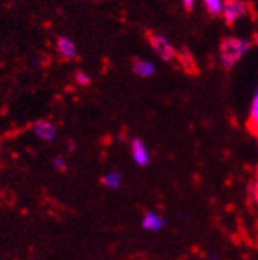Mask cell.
<instances>
[{
    "mask_svg": "<svg viewBox=\"0 0 258 260\" xmlns=\"http://www.w3.org/2000/svg\"><path fill=\"white\" fill-rule=\"evenodd\" d=\"M250 42L241 40V38L227 37L220 42V62L224 69L230 70L244 57V54L250 49Z\"/></svg>",
    "mask_w": 258,
    "mask_h": 260,
    "instance_id": "6da1fadb",
    "label": "cell"
},
{
    "mask_svg": "<svg viewBox=\"0 0 258 260\" xmlns=\"http://www.w3.org/2000/svg\"><path fill=\"white\" fill-rule=\"evenodd\" d=\"M146 37H148V42L151 45V48L156 51V54L165 60V62H173L177 59V51L176 48L166 40V38L157 32H152V30H146Z\"/></svg>",
    "mask_w": 258,
    "mask_h": 260,
    "instance_id": "7a4b0ae2",
    "label": "cell"
},
{
    "mask_svg": "<svg viewBox=\"0 0 258 260\" xmlns=\"http://www.w3.org/2000/svg\"><path fill=\"white\" fill-rule=\"evenodd\" d=\"M246 13H247V5L242 0H225L224 2L222 16L228 27H233L238 22V19H241Z\"/></svg>",
    "mask_w": 258,
    "mask_h": 260,
    "instance_id": "3957f363",
    "label": "cell"
},
{
    "mask_svg": "<svg viewBox=\"0 0 258 260\" xmlns=\"http://www.w3.org/2000/svg\"><path fill=\"white\" fill-rule=\"evenodd\" d=\"M130 154L135 165L144 168L151 164V152L146 146V143L141 138H133L130 141Z\"/></svg>",
    "mask_w": 258,
    "mask_h": 260,
    "instance_id": "277c9868",
    "label": "cell"
},
{
    "mask_svg": "<svg viewBox=\"0 0 258 260\" xmlns=\"http://www.w3.org/2000/svg\"><path fill=\"white\" fill-rule=\"evenodd\" d=\"M166 224H168V220L157 211H146L143 217H141V227L146 232H162L166 227Z\"/></svg>",
    "mask_w": 258,
    "mask_h": 260,
    "instance_id": "5b68a950",
    "label": "cell"
},
{
    "mask_svg": "<svg viewBox=\"0 0 258 260\" xmlns=\"http://www.w3.org/2000/svg\"><path fill=\"white\" fill-rule=\"evenodd\" d=\"M33 134L43 141H54L57 137V130L53 122L42 119L33 124Z\"/></svg>",
    "mask_w": 258,
    "mask_h": 260,
    "instance_id": "8992f818",
    "label": "cell"
},
{
    "mask_svg": "<svg viewBox=\"0 0 258 260\" xmlns=\"http://www.w3.org/2000/svg\"><path fill=\"white\" fill-rule=\"evenodd\" d=\"M132 70L139 78H151V76H154V73H156L154 63L149 60H144V59H135L133 65H132Z\"/></svg>",
    "mask_w": 258,
    "mask_h": 260,
    "instance_id": "52a82bcc",
    "label": "cell"
},
{
    "mask_svg": "<svg viewBox=\"0 0 258 260\" xmlns=\"http://www.w3.org/2000/svg\"><path fill=\"white\" fill-rule=\"evenodd\" d=\"M57 51L65 57V59H75L76 54H78V49H76V45L67 37H59L57 38Z\"/></svg>",
    "mask_w": 258,
    "mask_h": 260,
    "instance_id": "ba28073f",
    "label": "cell"
},
{
    "mask_svg": "<svg viewBox=\"0 0 258 260\" xmlns=\"http://www.w3.org/2000/svg\"><path fill=\"white\" fill-rule=\"evenodd\" d=\"M247 128L250 134H253L258 138V87H256V92L253 95L252 105H250L249 118H247Z\"/></svg>",
    "mask_w": 258,
    "mask_h": 260,
    "instance_id": "9c48e42d",
    "label": "cell"
},
{
    "mask_svg": "<svg viewBox=\"0 0 258 260\" xmlns=\"http://www.w3.org/2000/svg\"><path fill=\"white\" fill-rule=\"evenodd\" d=\"M122 181H124V176L118 170H111L106 175L101 176V184L105 186L106 189H109V190H118V189H121Z\"/></svg>",
    "mask_w": 258,
    "mask_h": 260,
    "instance_id": "30bf717a",
    "label": "cell"
},
{
    "mask_svg": "<svg viewBox=\"0 0 258 260\" xmlns=\"http://www.w3.org/2000/svg\"><path fill=\"white\" fill-rule=\"evenodd\" d=\"M179 62H180V67H182L184 72H187V73H197L195 59H193L192 53L187 48H184L182 53L179 54Z\"/></svg>",
    "mask_w": 258,
    "mask_h": 260,
    "instance_id": "8fae6325",
    "label": "cell"
},
{
    "mask_svg": "<svg viewBox=\"0 0 258 260\" xmlns=\"http://www.w3.org/2000/svg\"><path fill=\"white\" fill-rule=\"evenodd\" d=\"M204 7L208 10V13L211 16H218L224 10V2L222 0H203Z\"/></svg>",
    "mask_w": 258,
    "mask_h": 260,
    "instance_id": "7c38bea8",
    "label": "cell"
},
{
    "mask_svg": "<svg viewBox=\"0 0 258 260\" xmlns=\"http://www.w3.org/2000/svg\"><path fill=\"white\" fill-rule=\"evenodd\" d=\"M249 197L258 206V176L252 181V184L249 187Z\"/></svg>",
    "mask_w": 258,
    "mask_h": 260,
    "instance_id": "4fadbf2b",
    "label": "cell"
},
{
    "mask_svg": "<svg viewBox=\"0 0 258 260\" xmlns=\"http://www.w3.org/2000/svg\"><path fill=\"white\" fill-rule=\"evenodd\" d=\"M75 81L78 83L80 86H89L90 84V76L86 72L80 70V72H76V75H75Z\"/></svg>",
    "mask_w": 258,
    "mask_h": 260,
    "instance_id": "5bb4252c",
    "label": "cell"
},
{
    "mask_svg": "<svg viewBox=\"0 0 258 260\" xmlns=\"http://www.w3.org/2000/svg\"><path fill=\"white\" fill-rule=\"evenodd\" d=\"M53 164H54V167L57 168L59 172H65V170H67V162H65V159H62V157H56Z\"/></svg>",
    "mask_w": 258,
    "mask_h": 260,
    "instance_id": "9a60e30c",
    "label": "cell"
},
{
    "mask_svg": "<svg viewBox=\"0 0 258 260\" xmlns=\"http://www.w3.org/2000/svg\"><path fill=\"white\" fill-rule=\"evenodd\" d=\"M206 260H222V255L217 251H209L208 255H206Z\"/></svg>",
    "mask_w": 258,
    "mask_h": 260,
    "instance_id": "2e32d148",
    "label": "cell"
},
{
    "mask_svg": "<svg viewBox=\"0 0 258 260\" xmlns=\"http://www.w3.org/2000/svg\"><path fill=\"white\" fill-rule=\"evenodd\" d=\"M182 5H184V10L187 13H190L193 10V7H195V0H182Z\"/></svg>",
    "mask_w": 258,
    "mask_h": 260,
    "instance_id": "e0dca14e",
    "label": "cell"
},
{
    "mask_svg": "<svg viewBox=\"0 0 258 260\" xmlns=\"http://www.w3.org/2000/svg\"><path fill=\"white\" fill-rule=\"evenodd\" d=\"M253 43H255V45H258V34H255V35H253Z\"/></svg>",
    "mask_w": 258,
    "mask_h": 260,
    "instance_id": "ac0fdd59",
    "label": "cell"
},
{
    "mask_svg": "<svg viewBox=\"0 0 258 260\" xmlns=\"http://www.w3.org/2000/svg\"><path fill=\"white\" fill-rule=\"evenodd\" d=\"M256 176H258V167H256Z\"/></svg>",
    "mask_w": 258,
    "mask_h": 260,
    "instance_id": "d6986e66",
    "label": "cell"
}]
</instances>
